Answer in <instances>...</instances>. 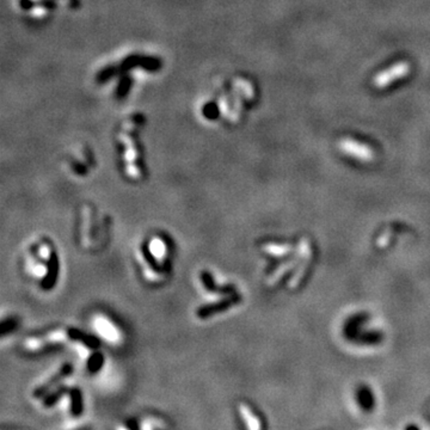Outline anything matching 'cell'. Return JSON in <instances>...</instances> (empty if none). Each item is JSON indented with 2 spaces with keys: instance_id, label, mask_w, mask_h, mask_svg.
<instances>
[{
  "instance_id": "6da1fadb",
  "label": "cell",
  "mask_w": 430,
  "mask_h": 430,
  "mask_svg": "<svg viewBox=\"0 0 430 430\" xmlns=\"http://www.w3.org/2000/svg\"><path fill=\"white\" fill-rule=\"evenodd\" d=\"M409 72L410 65L407 62H398V64H394L393 66L388 67L387 70L382 71L379 74H377V77L373 80V84H374V86L377 89H385L390 84L393 83V81L404 78L405 75H407Z\"/></svg>"
},
{
  "instance_id": "7a4b0ae2",
  "label": "cell",
  "mask_w": 430,
  "mask_h": 430,
  "mask_svg": "<svg viewBox=\"0 0 430 430\" xmlns=\"http://www.w3.org/2000/svg\"><path fill=\"white\" fill-rule=\"evenodd\" d=\"M338 148L347 156L356 158L362 162H371L374 159V152L371 147L353 139H342L338 143Z\"/></svg>"
},
{
  "instance_id": "3957f363",
  "label": "cell",
  "mask_w": 430,
  "mask_h": 430,
  "mask_svg": "<svg viewBox=\"0 0 430 430\" xmlns=\"http://www.w3.org/2000/svg\"><path fill=\"white\" fill-rule=\"evenodd\" d=\"M94 328L103 338H105L107 341L111 343H119L121 342V333L107 317H103V315H97L94 319Z\"/></svg>"
},
{
  "instance_id": "277c9868",
  "label": "cell",
  "mask_w": 430,
  "mask_h": 430,
  "mask_svg": "<svg viewBox=\"0 0 430 430\" xmlns=\"http://www.w3.org/2000/svg\"><path fill=\"white\" fill-rule=\"evenodd\" d=\"M303 256L304 255H301L300 252L296 251V254L294 255L292 260H288L287 262L282 263L279 268H276V270H275L274 273L268 277V280H266V285L270 286V287L271 286L276 285L277 282H279L280 280L288 273V271H290L293 268H295V265H298L299 262L301 261V258H303Z\"/></svg>"
},
{
  "instance_id": "5b68a950",
  "label": "cell",
  "mask_w": 430,
  "mask_h": 430,
  "mask_svg": "<svg viewBox=\"0 0 430 430\" xmlns=\"http://www.w3.org/2000/svg\"><path fill=\"white\" fill-rule=\"evenodd\" d=\"M239 300H240V298H238V296H233V298L225 299V300L220 301V303H216L214 305H209V306H205V307H202V309H200L197 311V315L200 318L209 317V315L214 314V313L222 312V311H225V310L230 309L232 305L237 304Z\"/></svg>"
},
{
  "instance_id": "8992f818",
  "label": "cell",
  "mask_w": 430,
  "mask_h": 430,
  "mask_svg": "<svg viewBox=\"0 0 430 430\" xmlns=\"http://www.w3.org/2000/svg\"><path fill=\"white\" fill-rule=\"evenodd\" d=\"M311 255L312 251H309L307 254H305L303 256L301 261L299 262L298 268H296L295 273L293 274L292 279L289 280V284H288L290 289H295V288H298V286L300 285L301 281H303L305 274H306L307 271V268H309V264L311 262Z\"/></svg>"
},
{
  "instance_id": "52a82bcc",
  "label": "cell",
  "mask_w": 430,
  "mask_h": 430,
  "mask_svg": "<svg viewBox=\"0 0 430 430\" xmlns=\"http://www.w3.org/2000/svg\"><path fill=\"white\" fill-rule=\"evenodd\" d=\"M239 411H240V415L241 417H243L247 428L254 430L262 428V424H261L260 418L255 415L254 411H252V409L249 406V405L245 404V403H241V404L239 405Z\"/></svg>"
},
{
  "instance_id": "ba28073f",
  "label": "cell",
  "mask_w": 430,
  "mask_h": 430,
  "mask_svg": "<svg viewBox=\"0 0 430 430\" xmlns=\"http://www.w3.org/2000/svg\"><path fill=\"white\" fill-rule=\"evenodd\" d=\"M148 247L152 256L154 257V260H157L158 262H164L167 254V246L162 238H158V237L152 238V240L149 241Z\"/></svg>"
},
{
  "instance_id": "9c48e42d",
  "label": "cell",
  "mask_w": 430,
  "mask_h": 430,
  "mask_svg": "<svg viewBox=\"0 0 430 430\" xmlns=\"http://www.w3.org/2000/svg\"><path fill=\"white\" fill-rule=\"evenodd\" d=\"M293 250V246L289 244H275V243H268L263 245V251L266 254L275 256V257H282L290 254Z\"/></svg>"
},
{
  "instance_id": "30bf717a",
  "label": "cell",
  "mask_w": 430,
  "mask_h": 430,
  "mask_svg": "<svg viewBox=\"0 0 430 430\" xmlns=\"http://www.w3.org/2000/svg\"><path fill=\"white\" fill-rule=\"evenodd\" d=\"M84 243L85 245H90L89 240H90V237H91V224H92V219H91V211L89 208L84 209Z\"/></svg>"
},
{
  "instance_id": "8fae6325",
  "label": "cell",
  "mask_w": 430,
  "mask_h": 430,
  "mask_svg": "<svg viewBox=\"0 0 430 430\" xmlns=\"http://www.w3.org/2000/svg\"><path fill=\"white\" fill-rule=\"evenodd\" d=\"M392 235H393V228H392V227L386 228V230L383 231L382 235L379 236V238H378L377 246L378 247H382V249H383V247L387 246V245L390 244V241H391V239H392Z\"/></svg>"
}]
</instances>
